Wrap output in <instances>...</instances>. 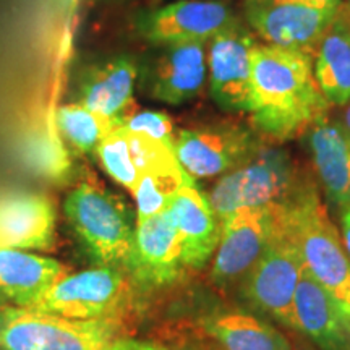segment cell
Returning a JSON list of instances; mask_svg holds the SVG:
<instances>
[{"instance_id": "1", "label": "cell", "mask_w": 350, "mask_h": 350, "mask_svg": "<svg viewBox=\"0 0 350 350\" xmlns=\"http://www.w3.org/2000/svg\"><path fill=\"white\" fill-rule=\"evenodd\" d=\"M329 107L314 77L312 55L258 42L250 109L256 131L275 142L297 138L327 117Z\"/></svg>"}, {"instance_id": "2", "label": "cell", "mask_w": 350, "mask_h": 350, "mask_svg": "<svg viewBox=\"0 0 350 350\" xmlns=\"http://www.w3.org/2000/svg\"><path fill=\"white\" fill-rule=\"evenodd\" d=\"M287 214L306 271L331 297L350 334V260L313 183L304 182L287 200Z\"/></svg>"}, {"instance_id": "3", "label": "cell", "mask_w": 350, "mask_h": 350, "mask_svg": "<svg viewBox=\"0 0 350 350\" xmlns=\"http://www.w3.org/2000/svg\"><path fill=\"white\" fill-rule=\"evenodd\" d=\"M305 271L304 256L287 214V201L275 206L273 235L260 258L240 279V292L252 308L295 329L294 299Z\"/></svg>"}, {"instance_id": "4", "label": "cell", "mask_w": 350, "mask_h": 350, "mask_svg": "<svg viewBox=\"0 0 350 350\" xmlns=\"http://www.w3.org/2000/svg\"><path fill=\"white\" fill-rule=\"evenodd\" d=\"M64 211L96 266L125 269L137 222L119 196L98 183L83 182L67 195Z\"/></svg>"}, {"instance_id": "5", "label": "cell", "mask_w": 350, "mask_h": 350, "mask_svg": "<svg viewBox=\"0 0 350 350\" xmlns=\"http://www.w3.org/2000/svg\"><path fill=\"white\" fill-rule=\"evenodd\" d=\"M301 183L287 151L261 144L250 159L221 175L208 200L219 221H224L240 209L284 203Z\"/></svg>"}, {"instance_id": "6", "label": "cell", "mask_w": 350, "mask_h": 350, "mask_svg": "<svg viewBox=\"0 0 350 350\" xmlns=\"http://www.w3.org/2000/svg\"><path fill=\"white\" fill-rule=\"evenodd\" d=\"M120 339L112 321L0 308V350H119Z\"/></svg>"}, {"instance_id": "7", "label": "cell", "mask_w": 350, "mask_h": 350, "mask_svg": "<svg viewBox=\"0 0 350 350\" xmlns=\"http://www.w3.org/2000/svg\"><path fill=\"white\" fill-rule=\"evenodd\" d=\"M129 299L124 269L94 266L60 278L33 310L72 319L112 321Z\"/></svg>"}, {"instance_id": "8", "label": "cell", "mask_w": 350, "mask_h": 350, "mask_svg": "<svg viewBox=\"0 0 350 350\" xmlns=\"http://www.w3.org/2000/svg\"><path fill=\"white\" fill-rule=\"evenodd\" d=\"M261 146L255 133L237 122L180 130L174 151L191 178H211L237 169Z\"/></svg>"}, {"instance_id": "9", "label": "cell", "mask_w": 350, "mask_h": 350, "mask_svg": "<svg viewBox=\"0 0 350 350\" xmlns=\"http://www.w3.org/2000/svg\"><path fill=\"white\" fill-rule=\"evenodd\" d=\"M336 10H321L295 0H243L247 26L262 44L314 55Z\"/></svg>"}, {"instance_id": "10", "label": "cell", "mask_w": 350, "mask_h": 350, "mask_svg": "<svg viewBox=\"0 0 350 350\" xmlns=\"http://www.w3.org/2000/svg\"><path fill=\"white\" fill-rule=\"evenodd\" d=\"M255 33L237 21L208 42V81L213 99L224 111L252 109L253 51Z\"/></svg>"}, {"instance_id": "11", "label": "cell", "mask_w": 350, "mask_h": 350, "mask_svg": "<svg viewBox=\"0 0 350 350\" xmlns=\"http://www.w3.org/2000/svg\"><path fill=\"white\" fill-rule=\"evenodd\" d=\"M239 20L226 3L217 0H178L142 12L135 25L143 39L164 47L182 42H209Z\"/></svg>"}, {"instance_id": "12", "label": "cell", "mask_w": 350, "mask_h": 350, "mask_svg": "<svg viewBox=\"0 0 350 350\" xmlns=\"http://www.w3.org/2000/svg\"><path fill=\"white\" fill-rule=\"evenodd\" d=\"M275 206L245 208L221 221V240L211 275L217 284L240 281L273 235Z\"/></svg>"}, {"instance_id": "13", "label": "cell", "mask_w": 350, "mask_h": 350, "mask_svg": "<svg viewBox=\"0 0 350 350\" xmlns=\"http://www.w3.org/2000/svg\"><path fill=\"white\" fill-rule=\"evenodd\" d=\"M183 266L180 237L167 213L137 221L125 271L138 286H169L177 281Z\"/></svg>"}, {"instance_id": "14", "label": "cell", "mask_w": 350, "mask_h": 350, "mask_svg": "<svg viewBox=\"0 0 350 350\" xmlns=\"http://www.w3.org/2000/svg\"><path fill=\"white\" fill-rule=\"evenodd\" d=\"M165 213L180 237L183 265L203 269L216 255L221 240V221L208 195L196 187L195 180L183 183L169 200Z\"/></svg>"}, {"instance_id": "15", "label": "cell", "mask_w": 350, "mask_h": 350, "mask_svg": "<svg viewBox=\"0 0 350 350\" xmlns=\"http://www.w3.org/2000/svg\"><path fill=\"white\" fill-rule=\"evenodd\" d=\"M208 80V42L164 46L146 75L151 98L180 106L203 91Z\"/></svg>"}, {"instance_id": "16", "label": "cell", "mask_w": 350, "mask_h": 350, "mask_svg": "<svg viewBox=\"0 0 350 350\" xmlns=\"http://www.w3.org/2000/svg\"><path fill=\"white\" fill-rule=\"evenodd\" d=\"M138 75V62L131 55H116L90 65L78 78L77 103L120 120L137 107L133 91Z\"/></svg>"}, {"instance_id": "17", "label": "cell", "mask_w": 350, "mask_h": 350, "mask_svg": "<svg viewBox=\"0 0 350 350\" xmlns=\"http://www.w3.org/2000/svg\"><path fill=\"white\" fill-rule=\"evenodd\" d=\"M94 154L109 177L130 193L144 172L177 159L172 146L126 130L119 122L98 144Z\"/></svg>"}, {"instance_id": "18", "label": "cell", "mask_w": 350, "mask_h": 350, "mask_svg": "<svg viewBox=\"0 0 350 350\" xmlns=\"http://www.w3.org/2000/svg\"><path fill=\"white\" fill-rule=\"evenodd\" d=\"M65 271L54 258L0 247V308H33Z\"/></svg>"}, {"instance_id": "19", "label": "cell", "mask_w": 350, "mask_h": 350, "mask_svg": "<svg viewBox=\"0 0 350 350\" xmlns=\"http://www.w3.org/2000/svg\"><path fill=\"white\" fill-rule=\"evenodd\" d=\"M306 144L326 198L339 209L350 208V131L325 117L306 130Z\"/></svg>"}, {"instance_id": "20", "label": "cell", "mask_w": 350, "mask_h": 350, "mask_svg": "<svg viewBox=\"0 0 350 350\" xmlns=\"http://www.w3.org/2000/svg\"><path fill=\"white\" fill-rule=\"evenodd\" d=\"M55 239V211L46 196L12 195L0 200V247L49 250Z\"/></svg>"}, {"instance_id": "21", "label": "cell", "mask_w": 350, "mask_h": 350, "mask_svg": "<svg viewBox=\"0 0 350 350\" xmlns=\"http://www.w3.org/2000/svg\"><path fill=\"white\" fill-rule=\"evenodd\" d=\"M295 331L319 350H350V334L331 297L308 271L301 274L294 299Z\"/></svg>"}, {"instance_id": "22", "label": "cell", "mask_w": 350, "mask_h": 350, "mask_svg": "<svg viewBox=\"0 0 350 350\" xmlns=\"http://www.w3.org/2000/svg\"><path fill=\"white\" fill-rule=\"evenodd\" d=\"M314 77L331 106L350 103V5L342 2L313 55Z\"/></svg>"}, {"instance_id": "23", "label": "cell", "mask_w": 350, "mask_h": 350, "mask_svg": "<svg viewBox=\"0 0 350 350\" xmlns=\"http://www.w3.org/2000/svg\"><path fill=\"white\" fill-rule=\"evenodd\" d=\"M203 327L224 350H294L278 327L245 312L214 313Z\"/></svg>"}, {"instance_id": "24", "label": "cell", "mask_w": 350, "mask_h": 350, "mask_svg": "<svg viewBox=\"0 0 350 350\" xmlns=\"http://www.w3.org/2000/svg\"><path fill=\"white\" fill-rule=\"evenodd\" d=\"M190 180H195V178H191L182 169L177 159L144 172L131 191L137 203V221H143V219L165 211L172 195L183 183Z\"/></svg>"}, {"instance_id": "25", "label": "cell", "mask_w": 350, "mask_h": 350, "mask_svg": "<svg viewBox=\"0 0 350 350\" xmlns=\"http://www.w3.org/2000/svg\"><path fill=\"white\" fill-rule=\"evenodd\" d=\"M55 124L65 142L80 152H94L98 144L117 125V120L83 104L72 103L57 111Z\"/></svg>"}, {"instance_id": "26", "label": "cell", "mask_w": 350, "mask_h": 350, "mask_svg": "<svg viewBox=\"0 0 350 350\" xmlns=\"http://www.w3.org/2000/svg\"><path fill=\"white\" fill-rule=\"evenodd\" d=\"M126 130L135 131V133H143L148 137L157 139V142L172 146L175 144V126L174 122L165 112L161 111H138L137 107L131 109L126 116L117 120Z\"/></svg>"}, {"instance_id": "27", "label": "cell", "mask_w": 350, "mask_h": 350, "mask_svg": "<svg viewBox=\"0 0 350 350\" xmlns=\"http://www.w3.org/2000/svg\"><path fill=\"white\" fill-rule=\"evenodd\" d=\"M119 350H170L167 347H163L159 344L152 342H143V340H135V339H120Z\"/></svg>"}, {"instance_id": "28", "label": "cell", "mask_w": 350, "mask_h": 350, "mask_svg": "<svg viewBox=\"0 0 350 350\" xmlns=\"http://www.w3.org/2000/svg\"><path fill=\"white\" fill-rule=\"evenodd\" d=\"M340 239L350 260V208L340 209Z\"/></svg>"}, {"instance_id": "29", "label": "cell", "mask_w": 350, "mask_h": 350, "mask_svg": "<svg viewBox=\"0 0 350 350\" xmlns=\"http://www.w3.org/2000/svg\"><path fill=\"white\" fill-rule=\"evenodd\" d=\"M295 2L308 7L321 8V10H336L342 3V0H295Z\"/></svg>"}, {"instance_id": "30", "label": "cell", "mask_w": 350, "mask_h": 350, "mask_svg": "<svg viewBox=\"0 0 350 350\" xmlns=\"http://www.w3.org/2000/svg\"><path fill=\"white\" fill-rule=\"evenodd\" d=\"M342 124L345 125V129H347L350 131V103L347 104V106L344 107V113H342Z\"/></svg>"}, {"instance_id": "31", "label": "cell", "mask_w": 350, "mask_h": 350, "mask_svg": "<svg viewBox=\"0 0 350 350\" xmlns=\"http://www.w3.org/2000/svg\"><path fill=\"white\" fill-rule=\"evenodd\" d=\"M347 3H349V5H350V0H347Z\"/></svg>"}]
</instances>
